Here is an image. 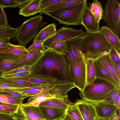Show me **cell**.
<instances>
[{"label": "cell", "instance_id": "cell-1", "mask_svg": "<svg viewBox=\"0 0 120 120\" xmlns=\"http://www.w3.org/2000/svg\"><path fill=\"white\" fill-rule=\"evenodd\" d=\"M30 72L60 80H67L74 83L71 68L64 55L49 48H45L43 56L31 67Z\"/></svg>", "mask_w": 120, "mask_h": 120}, {"label": "cell", "instance_id": "cell-2", "mask_svg": "<svg viewBox=\"0 0 120 120\" xmlns=\"http://www.w3.org/2000/svg\"><path fill=\"white\" fill-rule=\"evenodd\" d=\"M83 36L82 53L94 58L108 52L112 47L100 30L96 32L86 31Z\"/></svg>", "mask_w": 120, "mask_h": 120}, {"label": "cell", "instance_id": "cell-3", "mask_svg": "<svg viewBox=\"0 0 120 120\" xmlns=\"http://www.w3.org/2000/svg\"><path fill=\"white\" fill-rule=\"evenodd\" d=\"M87 5V0H85L76 5L44 14L57 20L59 24L67 25L78 26L82 25V14Z\"/></svg>", "mask_w": 120, "mask_h": 120}, {"label": "cell", "instance_id": "cell-4", "mask_svg": "<svg viewBox=\"0 0 120 120\" xmlns=\"http://www.w3.org/2000/svg\"><path fill=\"white\" fill-rule=\"evenodd\" d=\"M72 88L71 84L65 80H59L52 87L42 92L30 97L25 105L37 106L42 102L50 99L62 98Z\"/></svg>", "mask_w": 120, "mask_h": 120}, {"label": "cell", "instance_id": "cell-5", "mask_svg": "<svg viewBox=\"0 0 120 120\" xmlns=\"http://www.w3.org/2000/svg\"><path fill=\"white\" fill-rule=\"evenodd\" d=\"M117 87L103 80L100 82H95V80L91 84L85 86L82 90L80 91L79 94L81 99L89 102H100L104 101Z\"/></svg>", "mask_w": 120, "mask_h": 120}, {"label": "cell", "instance_id": "cell-6", "mask_svg": "<svg viewBox=\"0 0 120 120\" xmlns=\"http://www.w3.org/2000/svg\"><path fill=\"white\" fill-rule=\"evenodd\" d=\"M41 15L30 17L23 22L19 28L15 37L19 45L25 46L35 36L39 25L42 22Z\"/></svg>", "mask_w": 120, "mask_h": 120}, {"label": "cell", "instance_id": "cell-7", "mask_svg": "<svg viewBox=\"0 0 120 120\" xmlns=\"http://www.w3.org/2000/svg\"><path fill=\"white\" fill-rule=\"evenodd\" d=\"M102 19L116 34L120 32V3L117 0L106 1Z\"/></svg>", "mask_w": 120, "mask_h": 120}, {"label": "cell", "instance_id": "cell-8", "mask_svg": "<svg viewBox=\"0 0 120 120\" xmlns=\"http://www.w3.org/2000/svg\"><path fill=\"white\" fill-rule=\"evenodd\" d=\"M75 85L82 90L86 85V65L84 54L82 52L71 67Z\"/></svg>", "mask_w": 120, "mask_h": 120}, {"label": "cell", "instance_id": "cell-9", "mask_svg": "<svg viewBox=\"0 0 120 120\" xmlns=\"http://www.w3.org/2000/svg\"><path fill=\"white\" fill-rule=\"evenodd\" d=\"M85 33L82 28L75 30L72 27H63L58 29L53 35L46 40L43 45L47 48L53 42L60 41H68L83 35Z\"/></svg>", "mask_w": 120, "mask_h": 120}, {"label": "cell", "instance_id": "cell-10", "mask_svg": "<svg viewBox=\"0 0 120 120\" xmlns=\"http://www.w3.org/2000/svg\"><path fill=\"white\" fill-rule=\"evenodd\" d=\"M83 35L66 41L65 58L71 67L82 52Z\"/></svg>", "mask_w": 120, "mask_h": 120}, {"label": "cell", "instance_id": "cell-11", "mask_svg": "<svg viewBox=\"0 0 120 120\" xmlns=\"http://www.w3.org/2000/svg\"><path fill=\"white\" fill-rule=\"evenodd\" d=\"M15 120H45L38 106L19 105V109L13 115Z\"/></svg>", "mask_w": 120, "mask_h": 120}, {"label": "cell", "instance_id": "cell-12", "mask_svg": "<svg viewBox=\"0 0 120 120\" xmlns=\"http://www.w3.org/2000/svg\"><path fill=\"white\" fill-rule=\"evenodd\" d=\"M90 102L94 106L98 118L110 119L120 109L114 104L105 101Z\"/></svg>", "mask_w": 120, "mask_h": 120}, {"label": "cell", "instance_id": "cell-13", "mask_svg": "<svg viewBox=\"0 0 120 120\" xmlns=\"http://www.w3.org/2000/svg\"><path fill=\"white\" fill-rule=\"evenodd\" d=\"M14 78L29 81L40 86L48 87L53 86L60 80L46 75L31 73L26 76Z\"/></svg>", "mask_w": 120, "mask_h": 120}, {"label": "cell", "instance_id": "cell-14", "mask_svg": "<svg viewBox=\"0 0 120 120\" xmlns=\"http://www.w3.org/2000/svg\"><path fill=\"white\" fill-rule=\"evenodd\" d=\"M45 49L43 46L38 50L29 52L26 55L20 57L14 69L25 66L32 67L42 56Z\"/></svg>", "mask_w": 120, "mask_h": 120}, {"label": "cell", "instance_id": "cell-15", "mask_svg": "<svg viewBox=\"0 0 120 120\" xmlns=\"http://www.w3.org/2000/svg\"><path fill=\"white\" fill-rule=\"evenodd\" d=\"M74 103L77 105L83 120H96L98 118L91 102L81 99H77Z\"/></svg>", "mask_w": 120, "mask_h": 120}, {"label": "cell", "instance_id": "cell-16", "mask_svg": "<svg viewBox=\"0 0 120 120\" xmlns=\"http://www.w3.org/2000/svg\"><path fill=\"white\" fill-rule=\"evenodd\" d=\"M45 120H61L67 113V110L54 107L38 106Z\"/></svg>", "mask_w": 120, "mask_h": 120}, {"label": "cell", "instance_id": "cell-17", "mask_svg": "<svg viewBox=\"0 0 120 120\" xmlns=\"http://www.w3.org/2000/svg\"><path fill=\"white\" fill-rule=\"evenodd\" d=\"M81 23L85 27L86 31L96 32L101 29L99 23L89 10L87 6L85 8L82 16Z\"/></svg>", "mask_w": 120, "mask_h": 120}, {"label": "cell", "instance_id": "cell-18", "mask_svg": "<svg viewBox=\"0 0 120 120\" xmlns=\"http://www.w3.org/2000/svg\"><path fill=\"white\" fill-rule=\"evenodd\" d=\"M19 57L10 54L0 52V67L4 73L14 70Z\"/></svg>", "mask_w": 120, "mask_h": 120}, {"label": "cell", "instance_id": "cell-19", "mask_svg": "<svg viewBox=\"0 0 120 120\" xmlns=\"http://www.w3.org/2000/svg\"><path fill=\"white\" fill-rule=\"evenodd\" d=\"M94 64L95 76L96 79H102L109 82L116 86H120L103 65L95 60Z\"/></svg>", "mask_w": 120, "mask_h": 120}, {"label": "cell", "instance_id": "cell-20", "mask_svg": "<svg viewBox=\"0 0 120 120\" xmlns=\"http://www.w3.org/2000/svg\"><path fill=\"white\" fill-rule=\"evenodd\" d=\"M72 103L69 100L68 96L67 94L62 98L52 99L45 101L41 103L39 106L67 109Z\"/></svg>", "mask_w": 120, "mask_h": 120}, {"label": "cell", "instance_id": "cell-21", "mask_svg": "<svg viewBox=\"0 0 120 120\" xmlns=\"http://www.w3.org/2000/svg\"><path fill=\"white\" fill-rule=\"evenodd\" d=\"M86 65V86L92 83L96 79L95 76L94 58L90 56L84 54Z\"/></svg>", "mask_w": 120, "mask_h": 120}, {"label": "cell", "instance_id": "cell-22", "mask_svg": "<svg viewBox=\"0 0 120 120\" xmlns=\"http://www.w3.org/2000/svg\"><path fill=\"white\" fill-rule=\"evenodd\" d=\"M41 0H30L20 9L19 14L28 17L37 13Z\"/></svg>", "mask_w": 120, "mask_h": 120}, {"label": "cell", "instance_id": "cell-23", "mask_svg": "<svg viewBox=\"0 0 120 120\" xmlns=\"http://www.w3.org/2000/svg\"><path fill=\"white\" fill-rule=\"evenodd\" d=\"M94 59L101 63L110 74L118 84L120 85V80L113 67L109 51L107 53L103 54L99 56L94 58Z\"/></svg>", "mask_w": 120, "mask_h": 120}, {"label": "cell", "instance_id": "cell-24", "mask_svg": "<svg viewBox=\"0 0 120 120\" xmlns=\"http://www.w3.org/2000/svg\"><path fill=\"white\" fill-rule=\"evenodd\" d=\"M56 31L55 23L49 24L41 29L36 34L34 38L33 42L40 41L44 43L48 39L53 35Z\"/></svg>", "mask_w": 120, "mask_h": 120}, {"label": "cell", "instance_id": "cell-25", "mask_svg": "<svg viewBox=\"0 0 120 120\" xmlns=\"http://www.w3.org/2000/svg\"><path fill=\"white\" fill-rule=\"evenodd\" d=\"M107 40L112 46L118 51L120 49V41L118 34L107 26L101 27L100 30Z\"/></svg>", "mask_w": 120, "mask_h": 120}, {"label": "cell", "instance_id": "cell-26", "mask_svg": "<svg viewBox=\"0 0 120 120\" xmlns=\"http://www.w3.org/2000/svg\"><path fill=\"white\" fill-rule=\"evenodd\" d=\"M28 52L25 46L9 44L6 46L0 48V52L6 53L21 57L27 54Z\"/></svg>", "mask_w": 120, "mask_h": 120}, {"label": "cell", "instance_id": "cell-27", "mask_svg": "<svg viewBox=\"0 0 120 120\" xmlns=\"http://www.w3.org/2000/svg\"><path fill=\"white\" fill-rule=\"evenodd\" d=\"M85 0H62L60 2L46 9L41 13L44 14L61 10L76 5Z\"/></svg>", "mask_w": 120, "mask_h": 120}, {"label": "cell", "instance_id": "cell-28", "mask_svg": "<svg viewBox=\"0 0 120 120\" xmlns=\"http://www.w3.org/2000/svg\"><path fill=\"white\" fill-rule=\"evenodd\" d=\"M89 4L88 7L95 17L96 21L99 23L102 19L103 15V9L101 4L97 0H94L93 3Z\"/></svg>", "mask_w": 120, "mask_h": 120}, {"label": "cell", "instance_id": "cell-29", "mask_svg": "<svg viewBox=\"0 0 120 120\" xmlns=\"http://www.w3.org/2000/svg\"><path fill=\"white\" fill-rule=\"evenodd\" d=\"M0 82L17 85L23 87L40 86L29 81L15 78H0Z\"/></svg>", "mask_w": 120, "mask_h": 120}, {"label": "cell", "instance_id": "cell-30", "mask_svg": "<svg viewBox=\"0 0 120 120\" xmlns=\"http://www.w3.org/2000/svg\"><path fill=\"white\" fill-rule=\"evenodd\" d=\"M20 105L7 104L0 102V113L14 115L17 112Z\"/></svg>", "mask_w": 120, "mask_h": 120}, {"label": "cell", "instance_id": "cell-31", "mask_svg": "<svg viewBox=\"0 0 120 120\" xmlns=\"http://www.w3.org/2000/svg\"><path fill=\"white\" fill-rule=\"evenodd\" d=\"M67 113L75 120H83L77 105L72 103L68 107Z\"/></svg>", "mask_w": 120, "mask_h": 120}, {"label": "cell", "instance_id": "cell-32", "mask_svg": "<svg viewBox=\"0 0 120 120\" xmlns=\"http://www.w3.org/2000/svg\"><path fill=\"white\" fill-rule=\"evenodd\" d=\"M66 41H59L52 43L49 48L59 53L65 54L66 49Z\"/></svg>", "mask_w": 120, "mask_h": 120}, {"label": "cell", "instance_id": "cell-33", "mask_svg": "<svg viewBox=\"0 0 120 120\" xmlns=\"http://www.w3.org/2000/svg\"><path fill=\"white\" fill-rule=\"evenodd\" d=\"M23 99L0 94V102L7 104L20 105L23 104Z\"/></svg>", "mask_w": 120, "mask_h": 120}, {"label": "cell", "instance_id": "cell-34", "mask_svg": "<svg viewBox=\"0 0 120 120\" xmlns=\"http://www.w3.org/2000/svg\"><path fill=\"white\" fill-rule=\"evenodd\" d=\"M39 86L23 87L19 90V92L25 94L28 97H31L44 91L40 90Z\"/></svg>", "mask_w": 120, "mask_h": 120}, {"label": "cell", "instance_id": "cell-35", "mask_svg": "<svg viewBox=\"0 0 120 120\" xmlns=\"http://www.w3.org/2000/svg\"><path fill=\"white\" fill-rule=\"evenodd\" d=\"M22 88L23 87L17 85L0 82V91L19 92V90Z\"/></svg>", "mask_w": 120, "mask_h": 120}, {"label": "cell", "instance_id": "cell-36", "mask_svg": "<svg viewBox=\"0 0 120 120\" xmlns=\"http://www.w3.org/2000/svg\"><path fill=\"white\" fill-rule=\"evenodd\" d=\"M19 30V28H13L9 25L5 29L0 31V36H6L9 37L10 39L15 37Z\"/></svg>", "mask_w": 120, "mask_h": 120}, {"label": "cell", "instance_id": "cell-37", "mask_svg": "<svg viewBox=\"0 0 120 120\" xmlns=\"http://www.w3.org/2000/svg\"><path fill=\"white\" fill-rule=\"evenodd\" d=\"M62 0H41L38 13L41 12L46 9L58 3Z\"/></svg>", "mask_w": 120, "mask_h": 120}, {"label": "cell", "instance_id": "cell-38", "mask_svg": "<svg viewBox=\"0 0 120 120\" xmlns=\"http://www.w3.org/2000/svg\"><path fill=\"white\" fill-rule=\"evenodd\" d=\"M9 25L3 8L0 5V31L5 30Z\"/></svg>", "mask_w": 120, "mask_h": 120}, {"label": "cell", "instance_id": "cell-39", "mask_svg": "<svg viewBox=\"0 0 120 120\" xmlns=\"http://www.w3.org/2000/svg\"><path fill=\"white\" fill-rule=\"evenodd\" d=\"M0 94L23 99L28 97V96L21 93L17 91H0Z\"/></svg>", "mask_w": 120, "mask_h": 120}, {"label": "cell", "instance_id": "cell-40", "mask_svg": "<svg viewBox=\"0 0 120 120\" xmlns=\"http://www.w3.org/2000/svg\"><path fill=\"white\" fill-rule=\"evenodd\" d=\"M110 56L112 60L115 63H120V54L114 47H112L109 51Z\"/></svg>", "mask_w": 120, "mask_h": 120}, {"label": "cell", "instance_id": "cell-41", "mask_svg": "<svg viewBox=\"0 0 120 120\" xmlns=\"http://www.w3.org/2000/svg\"><path fill=\"white\" fill-rule=\"evenodd\" d=\"M0 5L3 8L17 7L15 0H0Z\"/></svg>", "mask_w": 120, "mask_h": 120}, {"label": "cell", "instance_id": "cell-42", "mask_svg": "<svg viewBox=\"0 0 120 120\" xmlns=\"http://www.w3.org/2000/svg\"><path fill=\"white\" fill-rule=\"evenodd\" d=\"M29 66H25L20 67L18 68L12 70L8 72L4 73V75L12 74L22 72L26 71H30L31 68Z\"/></svg>", "mask_w": 120, "mask_h": 120}, {"label": "cell", "instance_id": "cell-43", "mask_svg": "<svg viewBox=\"0 0 120 120\" xmlns=\"http://www.w3.org/2000/svg\"><path fill=\"white\" fill-rule=\"evenodd\" d=\"M43 43L40 41H36L33 43L27 50L28 52L36 51L39 50L44 46Z\"/></svg>", "mask_w": 120, "mask_h": 120}, {"label": "cell", "instance_id": "cell-44", "mask_svg": "<svg viewBox=\"0 0 120 120\" xmlns=\"http://www.w3.org/2000/svg\"><path fill=\"white\" fill-rule=\"evenodd\" d=\"M119 86L116 87L113 90L104 101L114 104L115 100Z\"/></svg>", "mask_w": 120, "mask_h": 120}, {"label": "cell", "instance_id": "cell-45", "mask_svg": "<svg viewBox=\"0 0 120 120\" xmlns=\"http://www.w3.org/2000/svg\"><path fill=\"white\" fill-rule=\"evenodd\" d=\"M31 73L30 71L17 73L12 74L3 75L2 78H14L26 76L29 75Z\"/></svg>", "mask_w": 120, "mask_h": 120}, {"label": "cell", "instance_id": "cell-46", "mask_svg": "<svg viewBox=\"0 0 120 120\" xmlns=\"http://www.w3.org/2000/svg\"><path fill=\"white\" fill-rule=\"evenodd\" d=\"M110 59L115 73L119 79L120 80V63L117 64L115 63L112 60L110 57Z\"/></svg>", "mask_w": 120, "mask_h": 120}, {"label": "cell", "instance_id": "cell-47", "mask_svg": "<svg viewBox=\"0 0 120 120\" xmlns=\"http://www.w3.org/2000/svg\"><path fill=\"white\" fill-rule=\"evenodd\" d=\"M10 38L6 36H0V48L5 46L10 43Z\"/></svg>", "mask_w": 120, "mask_h": 120}, {"label": "cell", "instance_id": "cell-48", "mask_svg": "<svg viewBox=\"0 0 120 120\" xmlns=\"http://www.w3.org/2000/svg\"><path fill=\"white\" fill-rule=\"evenodd\" d=\"M0 120H15L13 115L0 113Z\"/></svg>", "mask_w": 120, "mask_h": 120}, {"label": "cell", "instance_id": "cell-49", "mask_svg": "<svg viewBox=\"0 0 120 120\" xmlns=\"http://www.w3.org/2000/svg\"><path fill=\"white\" fill-rule=\"evenodd\" d=\"M115 104L119 108H120V86H118V90L114 102Z\"/></svg>", "mask_w": 120, "mask_h": 120}, {"label": "cell", "instance_id": "cell-50", "mask_svg": "<svg viewBox=\"0 0 120 120\" xmlns=\"http://www.w3.org/2000/svg\"><path fill=\"white\" fill-rule=\"evenodd\" d=\"M30 0H15L17 4V7L21 8L22 7Z\"/></svg>", "mask_w": 120, "mask_h": 120}, {"label": "cell", "instance_id": "cell-51", "mask_svg": "<svg viewBox=\"0 0 120 120\" xmlns=\"http://www.w3.org/2000/svg\"><path fill=\"white\" fill-rule=\"evenodd\" d=\"M61 120H75L71 117L67 113Z\"/></svg>", "mask_w": 120, "mask_h": 120}, {"label": "cell", "instance_id": "cell-52", "mask_svg": "<svg viewBox=\"0 0 120 120\" xmlns=\"http://www.w3.org/2000/svg\"><path fill=\"white\" fill-rule=\"evenodd\" d=\"M46 24L47 22H41L39 25L38 29V31Z\"/></svg>", "mask_w": 120, "mask_h": 120}, {"label": "cell", "instance_id": "cell-53", "mask_svg": "<svg viewBox=\"0 0 120 120\" xmlns=\"http://www.w3.org/2000/svg\"><path fill=\"white\" fill-rule=\"evenodd\" d=\"M4 73L3 69L0 67V78L3 77Z\"/></svg>", "mask_w": 120, "mask_h": 120}, {"label": "cell", "instance_id": "cell-54", "mask_svg": "<svg viewBox=\"0 0 120 120\" xmlns=\"http://www.w3.org/2000/svg\"><path fill=\"white\" fill-rule=\"evenodd\" d=\"M117 112L116 113L115 115L109 120H116L117 117Z\"/></svg>", "mask_w": 120, "mask_h": 120}, {"label": "cell", "instance_id": "cell-55", "mask_svg": "<svg viewBox=\"0 0 120 120\" xmlns=\"http://www.w3.org/2000/svg\"><path fill=\"white\" fill-rule=\"evenodd\" d=\"M119 112L118 114L117 115L116 120H120V109L119 110Z\"/></svg>", "mask_w": 120, "mask_h": 120}, {"label": "cell", "instance_id": "cell-56", "mask_svg": "<svg viewBox=\"0 0 120 120\" xmlns=\"http://www.w3.org/2000/svg\"><path fill=\"white\" fill-rule=\"evenodd\" d=\"M96 120H109V119H104L101 118H98Z\"/></svg>", "mask_w": 120, "mask_h": 120}]
</instances>
